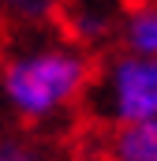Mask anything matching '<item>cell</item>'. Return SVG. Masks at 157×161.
Listing matches in <instances>:
<instances>
[{"mask_svg":"<svg viewBox=\"0 0 157 161\" xmlns=\"http://www.w3.org/2000/svg\"><path fill=\"white\" fill-rule=\"evenodd\" d=\"M105 154L109 161H157V120L112 127Z\"/></svg>","mask_w":157,"mask_h":161,"instance_id":"obj_4","label":"cell"},{"mask_svg":"<svg viewBox=\"0 0 157 161\" xmlns=\"http://www.w3.org/2000/svg\"><path fill=\"white\" fill-rule=\"evenodd\" d=\"M120 15L112 0H71L64 8V26L78 45H101L105 38L120 34Z\"/></svg>","mask_w":157,"mask_h":161,"instance_id":"obj_3","label":"cell"},{"mask_svg":"<svg viewBox=\"0 0 157 161\" xmlns=\"http://www.w3.org/2000/svg\"><path fill=\"white\" fill-rule=\"evenodd\" d=\"M23 34L26 38L0 60V97L15 120L45 127L86 101L94 64L75 38L41 34L38 26H23Z\"/></svg>","mask_w":157,"mask_h":161,"instance_id":"obj_1","label":"cell"},{"mask_svg":"<svg viewBox=\"0 0 157 161\" xmlns=\"http://www.w3.org/2000/svg\"><path fill=\"white\" fill-rule=\"evenodd\" d=\"M60 11V0H0V19L11 26H41Z\"/></svg>","mask_w":157,"mask_h":161,"instance_id":"obj_6","label":"cell"},{"mask_svg":"<svg viewBox=\"0 0 157 161\" xmlns=\"http://www.w3.org/2000/svg\"><path fill=\"white\" fill-rule=\"evenodd\" d=\"M86 113L105 127L157 120V56L131 49L109 56L90 79Z\"/></svg>","mask_w":157,"mask_h":161,"instance_id":"obj_2","label":"cell"},{"mask_svg":"<svg viewBox=\"0 0 157 161\" xmlns=\"http://www.w3.org/2000/svg\"><path fill=\"white\" fill-rule=\"evenodd\" d=\"M120 45L131 53L157 56V0H138L120 19Z\"/></svg>","mask_w":157,"mask_h":161,"instance_id":"obj_5","label":"cell"},{"mask_svg":"<svg viewBox=\"0 0 157 161\" xmlns=\"http://www.w3.org/2000/svg\"><path fill=\"white\" fill-rule=\"evenodd\" d=\"M0 161H45L38 139L26 135H0Z\"/></svg>","mask_w":157,"mask_h":161,"instance_id":"obj_7","label":"cell"}]
</instances>
